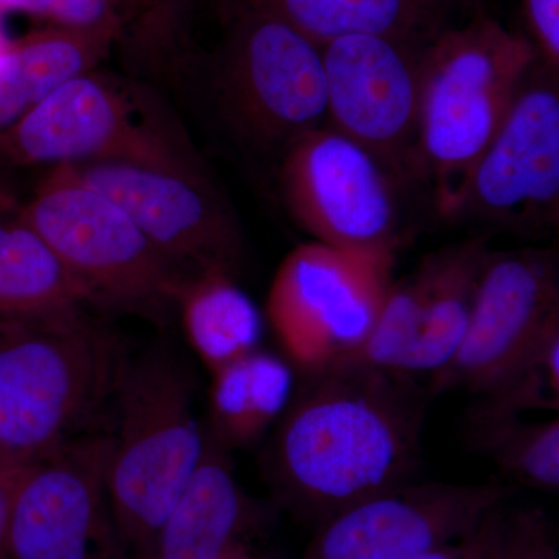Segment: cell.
Instances as JSON below:
<instances>
[{"mask_svg": "<svg viewBox=\"0 0 559 559\" xmlns=\"http://www.w3.org/2000/svg\"><path fill=\"white\" fill-rule=\"evenodd\" d=\"M428 389L414 374L336 364L301 374L274 425L264 471L275 499L316 525L412 479Z\"/></svg>", "mask_w": 559, "mask_h": 559, "instance_id": "cell-1", "label": "cell"}, {"mask_svg": "<svg viewBox=\"0 0 559 559\" xmlns=\"http://www.w3.org/2000/svg\"><path fill=\"white\" fill-rule=\"evenodd\" d=\"M538 58L527 35L485 13L443 28L426 46L414 190L428 194L440 218L451 219Z\"/></svg>", "mask_w": 559, "mask_h": 559, "instance_id": "cell-2", "label": "cell"}, {"mask_svg": "<svg viewBox=\"0 0 559 559\" xmlns=\"http://www.w3.org/2000/svg\"><path fill=\"white\" fill-rule=\"evenodd\" d=\"M108 492L128 559H148L165 518L200 466L205 429L194 382L170 345L127 356L112 396Z\"/></svg>", "mask_w": 559, "mask_h": 559, "instance_id": "cell-3", "label": "cell"}, {"mask_svg": "<svg viewBox=\"0 0 559 559\" xmlns=\"http://www.w3.org/2000/svg\"><path fill=\"white\" fill-rule=\"evenodd\" d=\"M127 356L90 312L0 331V466L24 465L86 433L112 400Z\"/></svg>", "mask_w": 559, "mask_h": 559, "instance_id": "cell-4", "label": "cell"}, {"mask_svg": "<svg viewBox=\"0 0 559 559\" xmlns=\"http://www.w3.org/2000/svg\"><path fill=\"white\" fill-rule=\"evenodd\" d=\"M221 27L218 47L197 70L230 138L278 164L297 140L329 124L322 47L263 11L238 10Z\"/></svg>", "mask_w": 559, "mask_h": 559, "instance_id": "cell-5", "label": "cell"}, {"mask_svg": "<svg viewBox=\"0 0 559 559\" xmlns=\"http://www.w3.org/2000/svg\"><path fill=\"white\" fill-rule=\"evenodd\" d=\"M0 160L50 168L102 160L204 164L153 87L102 69L69 80L0 135Z\"/></svg>", "mask_w": 559, "mask_h": 559, "instance_id": "cell-6", "label": "cell"}, {"mask_svg": "<svg viewBox=\"0 0 559 559\" xmlns=\"http://www.w3.org/2000/svg\"><path fill=\"white\" fill-rule=\"evenodd\" d=\"M17 213L97 307L151 318L175 308L186 275L151 245L116 202L68 168H50Z\"/></svg>", "mask_w": 559, "mask_h": 559, "instance_id": "cell-7", "label": "cell"}, {"mask_svg": "<svg viewBox=\"0 0 559 559\" xmlns=\"http://www.w3.org/2000/svg\"><path fill=\"white\" fill-rule=\"evenodd\" d=\"M393 261L318 241L290 250L272 278L264 316L294 371L326 369L360 347L392 286Z\"/></svg>", "mask_w": 559, "mask_h": 559, "instance_id": "cell-8", "label": "cell"}, {"mask_svg": "<svg viewBox=\"0 0 559 559\" xmlns=\"http://www.w3.org/2000/svg\"><path fill=\"white\" fill-rule=\"evenodd\" d=\"M283 204L312 241L395 255L409 187L384 162L330 124L290 145L278 160Z\"/></svg>", "mask_w": 559, "mask_h": 559, "instance_id": "cell-9", "label": "cell"}, {"mask_svg": "<svg viewBox=\"0 0 559 559\" xmlns=\"http://www.w3.org/2000/svg\"><path fill=\"white\" fill-rule=\"evenodd\" d=\"M108 432L11 468L3 559H128L108 492Z\"/></svg>", "mask_w": 559, "mask_h": 559, "instance_id": "cell-10", "label": "cell"}, {"mask_svg": "<svg viewBox=\"0 0 559 559\" xmlns=\"http://www.w3.org/2000/svg\"><path fill=\"white\" fill-rule=\"evenodd\" d=\"M450 221H474L528 238L557 229L559 70L539 58L528 70Z\"/></svg>", "mask_w": 559, "mask_h": 559, "instance_id": "cell-11", "label": "cell"}, {"mask_svg": "<svg viewBox=\"0 0 559 559\" xmlns=\"http://www.w3.org/2000/svg\"><path fill=\"white\" fill-rule=\"evenodd\" d=\"M62 167L116 202L186 277L205 271L240 275V223L204 164L164 167L102 160Z\"/></svg>", "mask_w": 559, "mask_h": 559, "instance_id": "cell-12", "label": "cell"}, {"mask_svg": "<svg viewBox=\"0 0 559 559\" xmlns=\"http://www.w3.org/2000/svg\"><path fill=\"white\" fill-rule=\"evenodd\" d=\"M429 43L352 35L322 46L330 127L366 146L411 190Z\"/></svg>", "mask_w": 559, "mask_h": 559, "instance_id": "cell-13", "label": "cell"}, {"mask_svg": "<svg viewBox=\"0 0 559 559\" xmlns=\"http://www.w3.org/2000/svg\"><path fill=\"white\" fill-rule=\"evenodd\" d=\"M513 492L498 480L404 481L323 521L300 559H417L473 535Z\"/></svg>", "mask_w": 559, "mask_h": 559, "instance_id": "cell-14", "label": "cell"}, {"mask_svg": "<svg viewBox=\"0 0 559 559\" xmlns=\"http://www.w3.org/2000/svg\"><path fill=\"white\" fill-rule=\"evenodd\" d=\"M558 314L554 249L491 250L468 329L447 366L430 374L429 395L452 390L489 392Z\"/></svg>", "mask_w": 559, "mask_h": 559, "instance_id": "cell-15", "label": "cell"}, {"mask_svg": "<svg viewBox=\"0 0 559 559\" xmlns=\"http://www.w3.org/2000/svg\"><path fill=\"white\" fill-rule=\"evenodd\" d=\"M252 522L230 452L205 433L200 466L157 532L148 559H224Z\"/></svg>", "mask_w": 559, "mask_h": 559, "instance_id": "cell-16", "label": "cell"}, {"mask_svg": "<svg viewBox=\"0 0 559 559\" xmlns=\"http://www.w3.org/2000/svg\"><path fill=\"white\" fill-rule=\"evenodd\" d=\"M92 307L87 289L17 210L0 215V331L51 325Z\"/></svg>", "mask_w": 559, "mask_h": 559, "instance_id": "cell-17", "label": "cell"}, {"mask_svg": "<svg viewBox=\"0 0 559 559\" xmlns=\"http://www.w3.org/2000/svg\"><path fill=\"white\" fill-rule=\"evenodd\" d=\"M459 0H235L234 10L278 17L322 47L352 35L426 44L450 27Z\"/></svg>", "mask_w": 559, "mask_h": 559, "instance_id": "cell-18", "label": "cell"}, {"mask_svg": "<svg viewBox=\"0 0 559 559\" xmlns=\"http://www.w3.org/2000/svg\"><path fill=\"white\" fill-rule=\"evenodd\" d=\"M120 36L47 24L13 39L0 69V135L69 80L100 69Z\"/></svg>", "mask_w": 559, "mask_h": 559, "instance_id": "cell-19", "label": "cell"}, {"mask_svg": "<svg viewBox=\"0 0 559 559\" xmlns=\"http://www.w3.org/2000/svg\"><path fill=\"white\" fill-rule=\"evenodd\" d=\"M210 374L205 433L229 452L261 439L293 399V367L261 348Z\"/></svg>", "mask_w": 559, "mask_h": 559, "instance_id": "cell-20", "label": "cell"}, {"mask_svg": "<svg viewBox=\"0 0 559 559\" xmlns=\"http://www.w3.org/2000/svg\"><path fill=\"white\" fill-rule=\"evenodd\" d=\"M489 253L488 238L476 237L423 260L428 280L421 326L417 344L404 364V373L430 377L457 352Z\"/></svg>", "mask_w": 559, "mask_h": 559, "instance_id": "cell-21", "label": "cell"}, {"mask_svg": "<svg viewBox=\"0 0 559 559\" xmlns=\"http://www.w3.org/2000/svg\"><path fill=\"white\" fill-rule=\"evenodd\" d=\"M175 308L191 349L210 373L260 348L263 314L235 275L223 271L189 275Z\"/></svg>", "mask_w": 559, "mask_h": 559, "instance_id": "cell-22", "label": "cell"}, {"mask_svg": "<svg viewBox=\"0 0 559 559\" xmlns=\"http://www.w3.org/2000/svg\"><path fill=\"white\" fill-rule=\"evenodd\" d=\"M234 5L235 0H138L117 49L139 79L180 80L200 57L197 17L210 13L223 25Z\"/></svg>", "mask_w": 559, "mask_h": 559, "instance_id": "cell-23", "label": "cell"}, {"mask_svg": "<svg viewBox=\"0 0 559 559\" xmlns=\"http://www.w3.org/2000/svg\"><path fill=\"white\" fill-rule=\"evenodd\" d=\"M471 444L487 455L514 485L558 492L559 419L527 421L522 415H491L471 409Z\"/></svg>", "mask_w": 559, "mask_h": 559, "instance_id": "cell-24", "label": "cell"}, {"mask_svg": "<svg viewBox=\"0 0 559 559\" xmlns=\"http://www.w3.org/2000/svg\"><path fill=\"white\" fill-rule=\"evenodd\" d=\"M480 396L473 409L484 414L559 411V314L549 320L498 384Z\"/></svg>", "mask_w": 559, "mask_h": 559, "instance_id": "cell-25", "label": "cell"}, {"mask_svg": "<svg viewBox=\"0 0 559 559\" xmlns=\"http://www.w3.org/2000/svg\"><path fill=\"white\" fill-rule=\"evenodd\" d=\"M426 280L425 261L407 277L396 282L393 280L369 336L353 355L340 364L403 371L404 364L417 344Z\"/></svg>", "mask_w": 559, "mask_h": 559, "instance_id": "cell-26", "label": "cell"}, {"mask_svg": "<svg viewBox=\"0 0 559 559\" xmlns=\"http://www.w3.org/2000/svg\"><path fill=\"white\" fill-rule=\"evenodd\" d=\"M481 559H559L549 518L536 507H509L488 514L480 527Z\"/></svg>", "mask_w": 559, "mask_h": 559, "instance_id": "cell-27", "label": "cell"}, {"mask_svg": "<svg viewBox=\"0 0 559 559\" xmlns=\"http://www.w3.org/2000/svg\"><path fill=\"white\" fill-rule=\"evenodd\" d=\"M5 13H24L50 25L86 31L123 33L127 24L120 0H0V16Z\"/></svg>", "mask_w": 559, "mask_h": 559, "instance_id": "cell-28", "label": "cell"}, {"mask_svg": "<svg viewBox=\"0 0 559 559\" xmlns=\"http://www.w3.org/2000/svg\"><path fill=\"white\" fill-rule=\"evenodd\" d=\"M522 14L539 60L559 70V0H522Z\"/></svg>", "mask_w": 559, "mask_h": 559, "instance_id": "cell-29", "label": "cell"}, {"mask_svg": "<svg viewBox=\"0 0 559 559\" xmlns=\"http://www.w3.org/2000/svg\"><path fill=\"white\" fill-rule=\"evenodd\" d=\"M480 527L473 535L466 536L457 543H452L450 546L441 547L439 550L430 551L428 555H423L417 559H481Z\"/></svg>", "mask_w": 559, "mask_h": 559, "instance_id": "cell-30", "label": "cell"}, {"mask_svg": "<svg viewBox=\"0 0 559 559\" xmlns=\"http://www.w3.org/2000/svg\"><path fill=\"white\" fill-rule=\"evenodd\" d=\"M11 468L0 469V559L5 549L7 506H9Z\"/></svg>", "mask_w": 559, "mask_h": 559, "instance_id": "cell-31", "label": "cell"}, {"mask_svg": "<svg viewBox=\"0 0 559 559\" xmlns=\"http://www.w3.org/2000/svg\"><path fill=\"white\" fill-rule=\"evenodd\" d=\"M17 207H20V204H17L13 191H11L10 187L0 178V215L14 212Z\"/></svg>", "mask_w": 559, "mask_h": 559, "instance_id": "cell-32", "label": "cell"}, {"mask_svg": "<svg viewBox=\"0 0 559 559\" xmlns=\"http://www.w3.org/2000/svg\"><path fill=\"white\" fill-rule=\"evenodd\" d=\"M11 43H13V39L7 35L2 24V16H0V69H2L3 61H5L7 55H9Z\"/></svg>", "mask_w": 559, "mask_h": 559, "instance_id": "cell-33", "label": "cell"}, {"mask_svg": "<svg viewBox=\"0 0 559 559\" xmlns=\"http://www.w3.org/2000/svg\"><path fill=\"white\" fill-rule=\"evenodd\" d=\"M224 559H257L249 554L248 549L245 546L237 547V549L231 550L229 555H227Z\"/></svg>", "mask_w": 559, "mask_h": 559, "instance_id": "cell-34", "label": "cell"}, {"mask_svg": "<svg viewBox=\"0 0 559 559\" xmlns=\"http://www.w3.org/2000/svg\"><path fill=\"white\" fill-rule=\"evenodd\" d=\"M121 5H123L124 13H127V24L128 21L131 20L132 13H134L135 3H138V0H120ZM127 24H124V27H127ZM124 31V28H123Z\"/></svg>", "mask_w": 559, "mask_h": 559, "instance_id": "cell-35", "label": "cell"}, {"mask_svg": "<svg viewBox=\"0 0 559 559\" xmlns=\"http://www.w3.org/2000/svg\"><path fill=\"white\" fill-rule=\"evenodd\" d=\"M0 469H2V466H0Z\"/></svg>", "mask_w": 559, "mask_h": 559, "instance_id": "cell-36", "label": "cell"}]
</instances>
